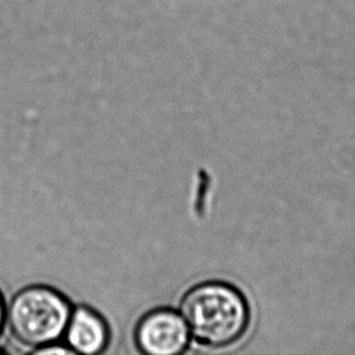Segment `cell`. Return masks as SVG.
<instances>
[{
  "label": "cell",
  "mask_w": 355,
  "mask_h": 355,
  "mask_svg": "<svg viewBox=\"0 0 355 355\" xmlns=\"http://www.w3.org/2000/svg\"><path fill=\"white\" fill-rule=\"evenodd\" d=\"M178 311L186 320L192 346L220 352L239 345L252 325L249 298L236 285L209 279L183 293Z\"/></svg>",
  "instance_id": "6da1fadb"
},
{
  "label": "cell",
  "mask_w": 355,
  "mask_h": 355,
  "mask_svg": "<svg viewBox=\"0 0 355 355\" xmlns=\"http://www.w3.org/2000/svg\"><path fill=\"white\" fill-rule=\"evenodd\" d=\"M73 308L56 288L29 286L16 293L10 302L6 322L19 345L39 349L64 337Z\"/></svg>",
  "instance_id": "7a4b0ae2"
},
{
  "label": "cell",
  "mask_w": 355,
  "mask_h": 355,
  "mask_svg": "<svg viewBox=\"0 0 355 355\" xmlns=\"http://www.w3.org/2000/svg\"><path fill=\"white\" fill-rule=\"evenodd\" d=\"M134 346L144 355H181L192 347L187 324L178 308L155 307L135 324Z\"/></svg>",
  "instance_id": "3957f363"
},
{
  "label": "cell",
  "mask_w": 355,
  "mask_h": 355,
  "mask_svg": "<svg viewBox=\"0 0 355 355\" xmlns=\"http://www.w3.org/2000/svg\"><path fill=\"white\" fill-rule=\"evenodd\" d=\"M64 337L74 354H103L111 346V325L101 312L80 304L73 308Z\"/></svg>",
  "instance_id": "277c9868"
},
{
  "label": "cell",
  "mask_w": 355,
  "mask_h": 355,
  "mask_svg": "<svg viewBox=\"0 0 355 355\" xmlns=\"http://www.w3.org/2000/svg\"><path fill=\"white\" fill-rule=\"evenodd\" d=\"M35 354H74L67 346H58L56 343L50 345V346L42 347L39 349L34 351Z\"/></svg>",
  "instance_id": "5b68a950"
},
{
  "label": "cell",
  "mask_w": 355,
  "mask_h": 355,
  "mask_svg": "<svg viewBox=\"0 0 355 355\" xmlns=\"http://www.w3.org/2000/svg\"><path fill=\"white\" fill-rule=\"evenodd\" d=\"M5 322H6V308H5L4 300L0 295V334L3 331Z\"/></svg>",
  "instance_id": "8992f818"
}]
</instances>
